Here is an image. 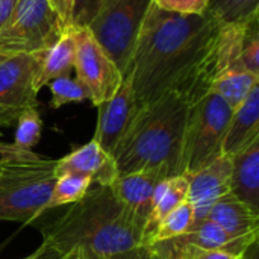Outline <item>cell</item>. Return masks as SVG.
Here are the masks:
<instances>
[{"instance_id":"cell-15","label":"cell","mask_w":259,"mask_h":259,"mask_svg":"<svg viewBox=\"0 0 259 259\" xmlns=\"http://www.w3.org/2000/svg\"><path fill=\"white\" fill-rule=\"evenodd\" d=\"M231 159V193L259 211V138Z\"/></svg>"},{"instance_id":"cell-30","label":"cell","mask_w":259,"mask_h":259,"mask_svg":"<svg viewBox=\"0 0 259 259\" xmlns=\"http://www.w3.org/2000/svg\"><path fill=\"white\" fill-rule=\"evenodd\" d=\"M23 259H85V255L80 249H70L67 252H62L56 249L55 246L42 241L41 246L29 256Z\"/></svg>"},{"instance_id":"cell-34","label":"cell","mask_w":259,"mask_h":259,"mask_svg":"<svg viewBox=\"0 0 259 259\" xmlns=\"http://www.w3.org/2000/svg\"><path fill=\"white\" fill-rule=\"evenodd\" d=\"M47 3L59 14V17L65 23L67 21V15H68V3H70V0H47Z\"/></svg>"},{"instance_id":"cell-3","label":"cell","mask_w":259,"mask_h":259,"mask_svg":"<svg viewBox=\"0 0 259 259\" xmlns=\"http://www.w3.org/2000/svg\"><path fill=\"white\" fill-rule=\"evenodd\" d=\"M190 103L175 93L141 108L112 153L117 175L159 168L184 175V135Z\"/></svg>"},{"instance_id":"cell-31","label":"cell","mask_w":259,"mask_h":259,"mask_svg":"<svg viewBox=\"0 0 259 259\" xmlns=\"http://www.w3.org/2000/svg\"><path fill=\"white\" fill-rule=\"evenodd\" d=\"M109 259H156V256H155L153 250L149 246L140 244V246H137L134 249L117 253V255H114L112 258Z\"/></svg>"},{"instance_id":"cell-2","label":"cell","mask_w":259,"mask_h":259,"mask_svg":"<svg viewBox=\"0 0 259 259\" xmlns=\"http://www.w3.org/2000/svg\"><path fill=\"white\" fill-rule=\"evenodd\" d=\"M42 241L87 259H109L141 244L143 226L117 202L109 187L96 185L73 206L41 229Z\"/></svg>"},{"instance_id":"cell-19","label":"cell","mask_w":259,"mask_h":259,"mask_svg":"<svg viewBox=\"0 0 259 259\" xmlns=\"http://www.w3.org/2000/svg\"><path fill=\"white\" fill-rule=\"evenodd\" d=\"M74 36L73 32L67 27L62 36L46 52H42V59L39 70L35 77V90L39 91L50 80L67 76L74 65Z\"/></svg>"},{"instance_id":"cell-14","label":"cell","mask_w":259,"mask_h":259,"mask_svg":"<svg viewBox=\"0 0 259 259\" xmlns=\"http://www.w3.org/2000/svg\"><path fill=\"white\" fill-rule=\"evenodd\" d=\"M256 138H259V85L253 87L244 102L234 109L222 153L232 158Z\"/></svg>"},{"instance_id":"cell-4","label":"cell","mask_w":259,"mask_h":259,"mask_svg":"<svg viewBox=\"0 0 259 259\" xmlns=\"http://www.w3.org/2000/svg\"><path fill=\"white\" fill-rule=\"evenodd\" d=\"M56 178V161L0 141V220L27 225L47 211Z\"/></svg>"},{"instance_id":"cell-6","label":"cell","mask_w":259,"mask_h":259,"mask_svg":"<svg viewBox=\"0 0 259 259\" xmlns=\"http://www.w3.org/2000/svg\"><path fill=\"white\" fill-rule=\"evenodd\" d=\"M152 0H102L87 27L117 68L124 74Z\"/></svg>"},{"instance_id":"cell-24","label":"cell","mask_w":259,"mask_h":259,"mask_svg":"<svg viewBox=\"0 0 259 259\" xmlns=\"http://www.w3.org/2000/svg\"><path fill=\"white\" fill-rule=\"evenodd\" d=\"M47 85L52 94L50 106L53 109H58L67 103H80L90 99V93L80 83V80L77 77H70V74L59 76L50 80Z\"/></svg>"},{"instance_id":"cell-32","label":"cell","mask_w":259,"mask_h":259,"mask_svg":"<svg viewBox=\"0 0 259 259\" xmlns=\"http://www.w3.org/2000/svg\"><path fill=\"white\" fill-rule=\"evenodd\" d=\"M18 0H0V30L9 21Z\"/></svg>"},{"instance_id":"cell-21","label":"cell","mask_w":259,"mask_h":259,"mask_svg":"<svg viewBox=\"0 0 259 259\" xmlns=\"http://www.w3.org/2000/svg\"><path fill=\"white\" fill-rule=\"evenodd\" d=\"M222 27L247 24L259 17V0H206L205 12Z\"/></svg>"},{"instance_id":"cell-11","label":"cell","mask_w":259,"mask_h":259,"mask_svg":"<svg viewBox=\"0 0 259 259\" xmlns=\"http://www.w3.org/2000/svg\"><path fill=\"white\" fill-rule=\"evenodd\" d=\"M231 175L232 159L222 155L205 168L188 176L187 200L193 206V226L205 222L211 208L231 193Z\"/></svg>"},{"instance_id":"cell-26","label":"cell","mask_w":259,"mask_h":259,"mask_svg":"<svg viewBox=\"0 0 259 259\" xmlns=\"http://www.w3.org/2000/svg\"><path fill=\"white\" fill-rule=\"evenodd\" d=\"M240 62L246 70L259 76V17L252 18L244 27L240 44Z\"/></svg>"},{"instance_id":"cell-20","label":"cell","mask_w":259,"mask_h":259,"mask_svg":"<svg viewBox=\"0 0 259 259\" xmlns=\"http://www.w3.org/2000/svg\"><path fill=\"white\" fill-rule=\"evenodd\" d=\"M259 85V76L246 68H226L211 83L209 91L222 97L232 109H237L253 87Z\"/></svg>"},{"instance_id":"cell-1","label":"cell","mask_w":259,"mask_h":259,"mask_svg":"<svg viewBox=\"0 0 259 259\" xmlns=\"http://www.w3.org/2000/svg\"><path fill=\"white\" fill-rule=\"evenodd\" d=\"M243 30L244 26L223 29L206 14H173L152 3L123 74L138 109L168 93L190 105L200 100L223 70L241 67Z\"/></svg>"},{"instance_id":"cell-27","label":"cell","mask_w":259,"mask_h":259,"mask_svg":"<svg viewBox=\"0 0 259 259\" xmlns=\"http://www.w3.org/2000/svg\"><path fill=\"white\" fill-rule=\"evenodd\" d=\"M102 0H70L65 26L70 29H83L91 24L100 9Z\"/></svg>"},{"instance_id":"cell-28","label":"cell","mask_w":259,"mask_h":259,"mask_svg":"<svg viewBox=\"0 0 259 259\" xmlns=\"http://www.w3.org/2000/svg\"><path fill=\"white\" fill-rule=\"evenodd\" d=\"M156 259H193L196 246L190 243L187 235H181L171 240L158 241L149 246Z\"/></svg>"},{"instance_id":"cell-33","label":"cell","mask_w":259,"mask_h":259,"mask_svg":"<svg viewBox=\"0 0 259 259\" xmlns=\"http://www.w3.org/2000/svg\"><path fill=\"white\" fill-rule=\"evenodd\" d=\"M235 256L220 252V250H202L196 247V252L193 255V259H234Z\"/></svg>"},{"instance_id":"cell-12","label":"cell","mask_w":259,"mask_h":259,"mask_svg":"<svg viewBox=\"0 0 259 259\" xmlns=\"http://www.w3.org/2000/svg\"><path fill=\"white\" fill-rule=\"evenodd\" d=\"M165 179H168L167 175L159 168L121 173L109 184V190L117 202L144 228L153 206L156 190Z\"/></svg>"},{"instance_id":"cell-8","label":"cell","mask_w":259,"mask_h":259,"mask_svg":"<svg viewBox=\"0 0 259 259\" xmlns=\"http://www.w3.org/2000/svg\"><path fill=\"white\" fill-rule=\"evenodd\" d=\"M41 53H0V127L11 126L20 114L38 106L35 77Z\"/></svg>"},{"instance_id":"cell-17","label":"cell","mask_w":259,"mask_h":259,"mask_svg":"<svg viewBox=\"0 0 259 259\" xmlns=\"http://www.w3.org/2000/svg\"><path fill=\"white\" fill-rule=\"evenodd\" d=\"M188 187L190 181L187 175H179L168 178L162 181L156 190L153 206L150 209V214L144 223L143 228V235H141V244L147 246L161 225V222L173 211L176 209L181 203H184L188 197Z\"/></svg>"},{"instance_id":"cell-23","label":"cell","mask_w":259,"mask_h":259,"mask_svg":"<svg viewBox=\"0 0 259 259\" xmlns=\"http://www.w3.org/2000/svg\"><path fill=\"white\" fill-rule=\"evenodd\" d=\"M191 228H193V206L188 200H185L161 222V225L155 231L147 246L158 243V241H165V240L181 237L187 234Z\"/></svg>"},{"instance_id":"cell-25","label":"cell","mask_w":259,"mask_h":259,"mask_svg":"<svg viewBox=\"0 0 259 259\" xmlns=\"http://www.w3.org/2000/svg\"><path fill=\"white\" fill-rule=\"evenodd\" d=\"M17 129L14 135V146L26 150H32L38 144L42 131V121L36 108H29L20 114L17 118Z\"/></svg>"},{"instance_id":"cell-22","label":"cell","mask_w":259,"mask_h":259,"mask_svg":"<svg viewBox=\"0 0 259 259\" xmlns=\"http://www.w3.org/2000/svg\"><path fill=\"white\" fill-rule=\"evenodd\" d=\"M91 185H93V179L90 176L74 175V173L59 175L52 190L47 209L58 208L62 205H70V203L73 205L79 202L91 188Z\"/></svg>"},{"instance_id":"cell-7","label":"cell","mask_w":259,"mask_h":259,"mask_svg":"<svg viewBox=\"0 0 259 259\" xmlns=\"http://www.w3.org/2000/svg\"><path fill=\"white\" fill-rule=\"evenodd\" d=\"M67 26L47 0H18L0 30V53H41L50 49Z\"/></svg>"},{"instance_id":"cell-18","label":"cell","mask_w":259,"mask_h":259,"mask_svg":"<svg viewBox=\"0 0 259 259\" xmlns=\"http://www.w3.org/2000/svg\"><path fill=\"white\" fill-rule=\"evenodd\" d=\"M187 238L193 246L202 250H220L232 256H243L244 252L256 243L258 235L232 237L211 220H205L193 226L187 234Z\"/></svg>"},{"instance_id":"cell-29","label":"cell","mask_w":259,"mask_h":259,"mask_svg":"<svg viewBox=\"0 0 259 259\" xmlns=\"http://www.w3.org/2000/svg\"><path fill=\"white\" fill-rule=\"evenodd\" d=\"M152 3L162 11L184 15H200L206 9V0H152Z\"/></svg>"},{"instance_id":"cell-36","label":"cell","mask_w":259,"mask_h":259,"mask_svg":"<svg viewBox=\"0 0 259 259\" xmlns=\"http://www.w3.org/2000/svg\"><path fill=\"white\" fill-rule=\"evenodd\" d=\"M85 259H87V258H85Z\"/></svg>"},{"instance_id":"cell-35","label":"cell","mask_w":259,"mask_h":259,"mask_svg":"<svg viewBox=\"0 0 259 259\" xmlns=\"http://www.w3.org/2000/svg\"><path fill=\"white\" fill-rule=\"evenodd\" d=\"M234 259H244V258H243V256H235Z\"/></svg>"},{"instance_id":"cell-5","label":"cell","mask_w":259,"mask_h":259,"mask_svg":"<svg viewBox=\"0 0 259 259\" xmlns=\"http://www.w3.org/2000/svg\"><path fill=\"white\" fill-rule=\"evenodd\" d=\"M232 112L234 109L211 91L190 106L184 135V175L191 176L223 155Z\"/></svg>"},{"instance_id":"cell-9","label":"cell","mask_w":259,"mask_h":259,"mask_svg":"<svg viewBox=\"0 0 259 259\" xmlns=\"http://www.w3.org/2000/svg\"><path fill=\"white\" fill-rule=\"evenodd\" d=\"M70 30L76 46L73 65L76 77L90 93V100L99 106L115 94L123 82V74L87 27Z\"/></svg>"},{"instance_id":"cell-13","label":"cell","mask_w":259,"mask_h":259,"mask_svg":"<svg viewBox=\"0 0 259 259\" xmlns=\"http://www.w3.org/2000/svg\"><path fill=\"white\" fill-rule=\"evenodd\" d=\"M83 175L93 179V184L109 187L117 176L114 158L106 153L93 138L90 143L74 149L71 153L56 161V175Z\"/></svg>"},{"instance_id":"cell-10","label":"cell","mask_w":259,"mask_h":259,"mask_svg":"<svg viewBox=\"0 0 259 259\" xmlns=\"http://www.w3.org/2000/svg\"><path fill=\"white\" fill-rule=\"evenodd\" d=\"M97 108L99 120L94 140L106 153L112 156L140 111L129 77L123 76V82L115 94L109 100L100 103Z\"/></svg>"},{"instance_id":"cell-16","label":"cell","mask_w":259,"mask_h":259,"mask_svg":"<svg viewBox=\"0 0 259 259\" xmlns=\"http://www.w3.org/2000/svg\"><path fill=\"white\" fill-rule=\"evenodd\" d=\"M232 237L258 235L259 211L237 199L232 193L222 197L209 211L208 219Z\"/></svg>"}]
</instances>
